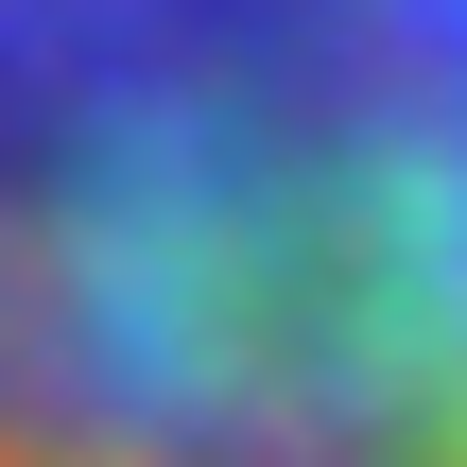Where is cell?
Wrapping results in <instances>:
<instances>
[{
	"mask_svg": "<svg viewBox=\"0 0 467 467\" xmlns=\"http://www.w3.org/2000/svg\"><path fill=\"white\" fill-rule=\"evenodd\" d=\"M0 467H467V0H0Z\"/></svg>",
	"mask_w": 467,
	"mask_h": 467,
	"instance_id": "1",
	"label": "cell"
}]
</instances>
